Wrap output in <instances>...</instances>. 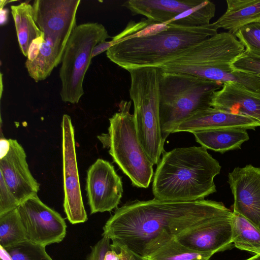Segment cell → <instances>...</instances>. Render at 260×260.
Listing matches in <instances>:
<instances>
[{"label":"cell","mask_w":260,"mask_h":260,"mask_svg":"<svg viewBox=\"0 0 260 260\" xmlns=\"http://www.w3.org/2000/svg\"><path fill=\"white\" fill-rule=\"evenodd\" d=\"M225 12L214 22L218 28L235 34L242 27L260 21V0H227Z\"/></svg>","instance_id":"obj_19"},{"label":"cell","mask_w":260,"mask_h":260,"mask_svg":"<svg viewBox=\"0 0 260 260\" xmlns=\"http://www.w3.org/2000/svg\"><path fill=\"white\" fill-rule=\"evenodd\" d=\"M17 210L27 240L46 246L59 243L65 238L67 225L64 218L38 195L22 202Z\"/></svg>","instance_id":"obj_10"},{"label":"cell","mask_w":260,"mask_h":260,"mask_svg":"<svg viewBox=\"0 0 260 260\" xmlns=\"http://www.w3.org/2000/svg\"><path fill=\"white\" fill-rule=\"evenodd\" d=\"M233 212L226 208L204 222L175 237L185 246L202 253H214L231 248Z\"/></svg>","instance_id":"obj_13"},{"label":"cell","mask_w":260,"mask_h":260,"mask_svg":"<svg viewBox=\"0 0 260 260\" xmlns=\"http://www.w3.org/2000/svg\"><path fill=\"white\" fill-rule=\"evenodd\" d=\"M245 51L260 57V22H254L241 28L235 35Z\"/></svg>","instance_id":"obj_27"},{"label":"cell","mask_w":260,"mask_h":260,"mask_svg":"<svg viewBox=\"0 0 260 260\" xmlns=\"http://www.w3.org/2000/svg\"><path fill=\"white\" fill-rule=\"evenodd\" d=\"M2 77H3V74L1 73V99L2 98V92H3V80H2Z\"/></svg>","instance_id":"obj_35"},{"label":"cell","mask_w":260,"mask_h":260,"mask_svg":"<svg viewBox=\"0 0 260 260\" xmlns=\"http://www.w3.org/2000/svg\"><path fill=\"white\" fill-rule=\"evenodd\" d=\"M104 260H145L141 256L129 250L125 247L111 244Z\"/></svg>","instance_id":"obj_30"},{"label":"cell","mask_w":260,"mask_h":260,"mask_svg":"<svg viewBox=\"0 0 260 260\" xmlns=\"http://www.w3.org/2000/svg\"><path fill=\"white\" fill-rule=\"evenodd\" d=\"M245 260H260V254H255V255Z\"/></svg>","instance_id":"obj_34"},{"label":"cell","mask_w":260,"mask_h":260,"mask_svg":"<svg viewBox=\"0 0 260 260\" xmlns=\"http://www.w3.org/2000/svg\"><path fill=\"white\" fill-rule=\"evenodd\" d=\"M0 260H12L7 250L0 246Z\"/></svg>","instance_id":"obj_32"},{"label":"cell","mask_w":260,"mask_h":260,"mask_svg":"<svg viewBox=\"0 0 260 260\" xmlns=\"http://www.w3.org/2000/svg\"><path fill=\"white\" fill-rule=\"evenodd\" d=\"M211 107L260 122V90H252L234 82L223 83L222 88L214 92Z\"/></svg>","instance_id":"obj_16"},{"label":"cell","mask_w":260,"mask_h":260,"mask_svg":"<svg viewBox=\"0 0 260 260\" xmlns=\"http://www.w3.org/2000/svg\"><path fill=\"white\" fill-rule=\"evenodd\" d=\"M223 84L194 76L162 72L159 86V118L166 141L174 128L195 113L211 107Z\"/></svg>","instance_id":"obj_5"},{"label":"cell","mask_w":260,"mask_h":260,"mask_svg":"<svg viewBox=\"0 0 260 260\" xmlns=\"http://www.w3.org/2000/svg\"><path fill=\"white\" fill-rule=\"evenodd\" d=\"M260 122L242 115L232 114L212 107L199 111L180 122L172 133L196 132L218 128L255 129Z\"/></svg>","instance_id":"obj_17"},{"label":"cell","mask_w":260,"mask_h":260,"mask_svg":"<svg viewBox=\"0 0 260 260\" xmlns=\"http://www.w3.org/2000/svg\"><path fill=\"white\" fill-rule=\"evenodd\" d=\"M234 71L253 74L260 77V57L245 50V52L231 64Z\"/></svg>","instance_id":"obj_28"},{"label":"cell","mask_w":260,"mask_h":260,"mask_svg":"<svg viewBox=\"0 0 260 260\" xmlns=\"http://www.w3.org/2000/svg\"><path fill=\"white\" fill-rule=\"evenodd\" d=\"M131 76L129 93L134 107L138 137L147 156L157 165L165 152L159 118V86L162 71L158 67L127 70Z\"/></svg>","instance_id":"obj_6"},{"label":"cell","mask_w":260,"mask_h":260,"mask_svg":"<svg viewBox=\"0 0 260 260\" xmlns=\"http://www.w3.org/2000/svg\"><path fill=\"white\" fill-rule=\"evenodd\" d=\"M109 38L105 27L97 22L83 23L75 28L68 41L59 71L63 102L78 103L84 93L83 83L92 51Z\"/></svg>","instance_id":"obj_8"},{"label":"cell","mask_w":260,"mask_h":260,"mask_svg":"<svg viewBox=\"0 0 260 260\" xmlns=\"http://www.w3.org/2000/svg\"><path fill=\"white\" fill-rule=\"evenodd\" d=\"M215 4L203 0L200 5L188 9L164 23L168 26L192 27L209 25L215 16Z\"/></svg>","instance_id":"obj_24"},{"label":"cell","mask_w":260,"mask_h":260,"mask_svg":"<svg viewBox=\"0 0 260 260\" xmlns=\"http://www.w3.org/2000/svg\"><path fill=\"white\" fill-rule=\"evenodd\" d=\"M232 241L235 247L257 254L260 250V230L245 217L233 212Z\"/></svg>","instance_id":"obj_22"},{"label":"cell","mask_w":260,"mask_h":260,"mask_svg":"<svg viewBox=\"0 0 260 260\" xmlns=\"http://www.w3.org/2000/svg\"><path fill=\"white\" fill-rule=\"evenodd\" d=\"M80 0H35L34 20L42 35L28 49L25 68L38 82L46 79L60 62L69 38L76 25Z\"/></svg>","instance_id":"obj_3"},{"label":"cell","mask_w":260,"mask_h":260,"mask_svg":"<svg viewBox=\"0 0 260 260\" xmlns=\"http://www.w3.org/2000/svg\"><path fill=\"white\" fill-rule=\"evenodd\" d=\"M226 208L221 202L205 199L135 200L116 208L103 226V236L144 256Z\"/></svg>","instance_id":"obj_1"},{"label":"cell","mask_w":260,"mask_h":260,"mask_svg":"<svg viewBox=\"0 0 260 260\" xmlns=\"http://www.w3.org/2000/svg\"><path fill=\"white\" fill-rule=\"evenodd\" d=\"M218 29L214 22L199 27L169 26L153 34L119 41L106 55L126 70L159 68L189 47L215 35Z\"/></svg>","instance_id":"obj_4"},{"label":"cell","mask_w":260,"mask_h":260,"mask_svg":"<svg viewBox=\"0 0 260 260\" xmlns=\"http://www.w3.org/2000/svg\"><path fill=\"white\" fill-rule=\"evenodd\" d=\"M110 240L103 236L94 245L91 247V252L87 257V260H104L107 252L111 248Z\"/></svg>","instance_id":"obj_31"},{"label":"cell","mask_w":260,"mask_h":260,"mask_svg":"<svg viewBox=\"0 0 260 260\" xmlns=\"http://www.w3.org/2000/svg\"><path fill=\"white\" fill-rule=\"evenodd\" d=\"M86 190L91 214L110 212L120 202L122 183L114 166L99 158L87 171Z\"/></svg>","instance_id":"obj_14"},{"label":"cell","mask_w":260,"mask_h":260,"mask_svg":"<svg viewBox=\"0 0 260 260\" xmlns=\"http://www.w3.org/2000/svg\"><path fill=\"white\" fill-rule=\"evenodd\" d=\"M259 22H260V21Z\"/></svg>","instance_id":"obj_37"},{"label":"cell","mask_w":260,"mask_h":260,"mask_svg":"<svg viewBox=\"0 0 260 260\" xmlns=\"http://www.w3.org/2000/svg\"><path fill=\"white\" fill-rule=\"evenodd\" d=\"M5 249L12 260H53L47 254L46 246L27 240Z\"/></svg>","instance_id":"obj_26"},{"label":"cell","mask_w":260,"mask_h":260,"mask_svg":"<svg viewBox=\"0 0 260 260\" xmlns=\"http://www.w3.org/2000/svg\"><path fill=\"white\" fill-rule=\"evenodd\" d=\"M257 254H260V250L257 252Z\"/></svg>","instance_id":"obj_36"},{"label":"cell","mask_w":260,"mask_h":260,"mask_svg":"<svg viewBox=\"0 0 260 260\" xmlns=\"http://www.w3.org/2000/svg\"><path fill=\"white\" fill-rule=\"evenodd\" d=\"M19 203L0 174V215L18 208Z\"/></svg>","instance_id":"obj_29"},{"label":"cell","mask_w":260,"mask_h":260,"mask_svg":"<svg viewBox=\"0 0 260 260\" xmlns=\"http://www.w3.org/2000/svg\"><path fill=\"white\" fill-rule=\"evenodd\" d=\"M212 255L189 248L179 243L174 237L142 257L145 260H210Z\"/></svg>","instance_id":"obj_23"},{"label":"cell","mask_w":260,"mask_h":260,"mask_svg":"<svg viewBox=\"0 0 260 260\" xmlns=\"http://www.w3.org/2000/svg\"><path fill=\"white\" fill-rule=\"evenodd\" d=\"M17 208L0 215V245L5 249L26 240Z\"/></svg>","instance_id":"obj_25"},{"label":"cell","mask_w":260,"mask_h":260,"mask_svg":"<svg viewBox=\"0 0 260 260\" xmlns=\"http://www.w3.org/2000/svg\"><path fill=\"white\" fill-rule=\"evenodd\" d=\"M245 50L234 35L217 33L184 50L159 68L164 73L198 77L209 69L232 68V62Z\"/></svg>","instance_id":"obj_9"},{"label":"cell","mask_w":260,"mask_h":260,"mask_svg":"<svg viewBox=\"0 0 260 260\" xmlns=\"http://www.w3.org/2000/svg\"><path fill=\"white\" fill-rule=\"evenodd\" d=\"M11 9L20 49L27 57L30 44L42 35V31L34 20L32 5L23 2L11 6Z\"/></svg>","instance_id":"obj_21"},{"label":"cell","mask_w":260,"mask_h":260,"mask_svg":"<svg viewBox=\"0 0 260 260\" xmlns=\"http://www.w3.org/2000/svg\"><path fill=\"white\" fill-rule=\"evenodd\" d=\"M192 134L201 146L222 153L240 148L242 144L249 139L246 129L241 128L206 129Z\"/></svg>","instance_id":"obj_20"},{"label":"cell","mask_w":260,"mask_h":260,"mask_svg":"<svg viewBox=\"0 0 260 260\" xmlns=\"http://www.w3.org/2000/svg\"><path fill=\"white\" fill-rule=\"evenodd\" d=\"M203 0H128L122 6L132 15H141L151 21L165 23Z\"/></svg>","instance_id":"obj_18"},{"label":"cell","mask_w":260,"mask_h":260,"mask_svg":"<svg viewBox=\"0 0 260 260\" xmlns=\"http://www.w3.org/2000/svg\"><path fill=\"white\" fill-rule=\"evenodd\" d=\"M221 168L203 146L165 151L154 174L153 194L157 200L167 201L204 199L216 192L214 179Z\"/></svg>","instance_id":"obj_2"},{"label":"cell","mask_w":260,"mask_h":260,"mask_svg":"<svg viewBox=\"0 0 260 260\" xmlns=\"http://www.w3.org/2000/svg\"><path fill=\"white\" fill-rule=\"evenodd\" d=\"M0 174L20 205L38 195L40 184L31 174L26 155L16 140L1 138Z\"/></svg>","instance_id":"obj_12"},{"label":"cell","mask_w":260,"mask_h":260,"mask_svg":"<svg viewBox=\"0 0 260 260\" xmlns=\"http://www.w3.org/2000/svg\"><path fill=\"white\" fill-rule=\"evenodd\" d=\"M228 182L234 196L233 212L260 230V168L236 167L229 173Z\"/></svg>","instance_id":"obj_15"},{"label":"cell","mask_w":260,"mask_h":260,"mask_svg":"<svg viewBox=\"0 0 260 260\" xmlns=\"http://www.w3.org/2000/svg\"><path fill=\"white\" fill-rule=\"evenodd\" d=\"M131 105V101H121L118 111L109 118L108 133L98 138L132 184L146 188L153 176L154 165L139 140Z\"/></svg>","instance_id":"obj_7"},{"label":"cell","mask_w":260,"mask_h":260,"mask_svg":"<svg viewBox=\"0 0 260 260\" xmlns=\"http://www.w3.org/2000/svg\"><path fill=\"white\" fill-rule=\"evenodd\" d=\"M64 200L67 218L75 224L87 221L78 173L74 128L70 116L64 114L61 122Z\"/></svg>","instance_id":"obj_11"},{"label":"cell","mask_w":260,"mask_h":260,"mask_svg":"<svg viewBox=\"0 0 260 260\" xmlns=\"http://www.w3.org/2000/svg\"><path fill=\"white\" fill-rule=\"evenodd\" d=\"M7 12L6 10L3 9V7H1V22L2 25L7 21Z\"/></svg>","instance_id":"obj_33"}]
</instances>
